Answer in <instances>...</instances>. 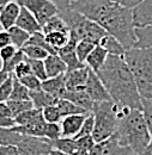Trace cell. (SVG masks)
Returning <instances> with one entry per match:
<instances>
[{
	"label": "cell",
	"mask_w": 152,
	"mask_h": 155,
	"mask_svg": "<svg viewBox=\"0 0 152 155\" xmlns=\"http://www.w3.org/2000/svg\"><path fill=\"white\" fill-rule=\"evenodd\" d=\"M71 7L99 24L126 50L134 48L136 35L131 8L123 7L113 0H77L71 2Z\"/></svg>",
	"instance_id": "1"
},
{
	"label": "cell",
	"mask_w": 152,
	"mask_h": 155,
	"mask_svg": "<svg viewBox=\"0 0 152 155\" xmlns=\"http://www.w3.org/2000/svg\"><path fill=\"white\" fill-rule=\"evenodd\" d=\"M112 100L120 109L141 110V97L133 74L123 56L108 55L104 66L97 72Z\"/></svg>",
	"instance_id": "2"
},
{
	"label": "cell",
	"mask_w": 152,
	"mask_h": 155,
	"mask_svg": "<svg viewBox=\"0 0 152 155\" xmlns=\"http://www.w3.org/2000/svg\"><path fill=\"white\" fill-rule=\"evenodd\" d=\"M120 144L130 147L132 152L141 155L151 141V134L141 110L121 109V117L115 133Z\"/></svg>",
	"instance_id": "3"
},
{
	"label": "cell",
	"mask_w": 152,
	"mask_h": 155,
	"mask_svg": "<svg viewBox=\"0 0 152 155\" xmlns=\"http://www.w3.org/2000/svg\"><path fill=\"white\" fill-rule=\"evenodd\" d=\"M123 58L133 74L140 97L152 98V47L128 49Z\"/></svg>",
	"instance_id": "4"
},
{
	"label": "cell",
	"mask_w": 152,
	"mask_h": 155,
	"mask_svg": "<svg viewBox=\"0 0 152 155\" xmlns=\"http://www.w3.org/2000/svg\"><path fill=\"white\" fill-rule=\"evenodd\" d=\"M59 15L70 29V37L76 39L77 42L85 39L98 44L101 39L107 35V31L99 24L77 12L71 6L70 8L59 12Z\"/></svg>",
	"instance_id": "5"
},
{
	"label": "cell",
	"mask_w": 152,
	"mask_h": 155,
	"mask_svg": "<svg viewBox=\"0 0 152 155\" xmlns=\"http://www.w3.org/2000/svg\"><path fill=\"white\" fill-rule=\"evenodd\" d=\"M95 117V127L92 137L96 143L110 138L117 131L121 109L113 100L95 103L91 111Z\"/></svg>",
	"instance_id": "6"
},
{
	"label": "cell",
	"mask_w": 152,
	"mask_h": 155,
	"mask_svg": "<svg viewBox=\"0 0 152 155\" xmlns=\"http://www.w3.org/2000/svg\"><path fill=\"white\" fill-rule=\"evenodd\" d=\"M20 6L29 10L41 26L52 17L59 15V8L52 0H17Z\"/></svg>",
	"instance_id": "7"
},
{
	"label": "cell",
	"mask_w": 152,
	"mask_h": 155,
	"mask_svg": "<svg viewBox=\"0 0 152 155\" xmlns=\"http://www.w3.org/2000/svg\"><path fill=\"white\" fill-rule=\"evenodd\" d=\"M17 148L19 155H47L53 149V141L46 137L24 136Z\"/></svg>",
	"instance_id": "8"
},
{
	"label": "cell",
	"mask_w": 152,
	"mask_h": 155,
	"mask_svg": "<svg viewBox=\"0 0 152 155\" xmlns=\"http://www.w3.org/2000/svg\"><path fill=\"white\" fill-rule=\"evenodd\" d=\"M84 91L89 94V97L94 100V103H101V101H109L112 97L109 96L107 88L104 87L103 82L101 81L97 73L90 69V74L88 78V81L85 84Z\"/></svg>",
	"instance_id": "9"
},
{
	"label": "cell",
	"mask_w": 152,
	"mask_h": 155,
	"mask_svg": "<svg viewBox=\"0 0 152 155\" xmlns=\"http://www.w3.org/2000/svg\"><path fill=\"white\" fill-rule=\"evenodd\" d=\"M90 74V68L85 64L80 68L73 71H68L65 74L66 88L68 91H83L85 88V84Z\"/></svg>",
	"instance_id": "10"
},
{
	"label": "cell",
	"mask_w": 152,
	"mask_h": 155,
	"mask_svg": "<svg viewBox=\"0 0 152 155\" xmlns=\"http://www.w3.org/2000/svg\"><path fill=\"white\" fill-rule=\"evenodd\" d=\"M135 28H145L152 24V0H143L132 8Z\"/></svg>",
	"instance_id": "11"
},
{
	"label": "cell",
	"mask_w": 152,
	"mask_h": 155,
	"mask_svg": "<svg viewBox=\"0 0 152 155\" xmlns=\"http://www.w3.org/2000/svg\"><path fill=\"white\" fill-rule=\"evenodd\" d=\"M86 115H71V116L62 117L60 125H61V137H74L79 133Z\"/></svg>",
	"instance_id": "12"
},
{
	"label": "cell",
	"mask_w": 152,
	"mask_h": 155,
	"mask_svg": "<svg viewBox=\"0 0 152 155\" xmlns=\"http://www.w3.org/2000/svg\"><path fill=\"white\" fill-rule=\"evenodd\" d=\"M20 8L22 6L17 0H11L4 7V10L0 12V26L2 28V30H9L16 25Z\"/></svg>",
	"instance_id": "13"
},
{
	"label": "cell",
	"mask_w": 152,
	"mask_h": 155,
	"mask_svg": "<svg viewBox=\"0 0 152 155\" xmlns=\"http://www.w3.org/2000/svg\"><path fill=\"white\" fill-rule=\"evenodd\" d=\"M66 74V73H65ZM65 74L57 75L54 78H48L47 80L42 81V88L52 94L53 97L57 99H64L67 88H66V82H65Z\"/></svg>",
	"instance_id": "14"
},
{
	"label": "cell",
	"mask_w": 152,
	"mask_h": 155,
	"mask_svg": "<svg viewBox=\"0 0 152 155\" xmlns=\"http://www.w3.org/2000/svg\"><path fill=\"white\" fill-rule=\"evenodd\" d=\"M16 26L23 29L24 31H26L30 35L38 32V31H42V26L37 21V19L35 18V16L23 6L20 8L19 16L17 18V21H16Z\"/></svg>",
	"instance_id": "15"
},
{
	"label": "cell",
	"mask_w": 152,
	"mask_h": 155,
	"mask_svg": "<svg viewBox=\"0 0 152 155\" xmlns=\"http://www.w3.org/2000/svg\"><path fill=\"white\" fill-rule=\"evenodd\" d=\"M46 120L43 116L38 117L37 119L24 124V125H15L12 127L13 130L18 131L24 136H35V137H44V129H46Z\"/></svg>",
	"instance_id": "16"
},
{
	"label": "cell",
	"mask_w": 152,
	"mask_h": 155,
	"mask_svg": "<svg viewBox=\"0 0 152 155\" xmlns=\"http://www.w3.org/2000/svg\"><path fill=\"white\" fill-rule=\"evenodd\" d=\"M44 61V67L47 72V77L54 78L61 74H65L67 72V66L64 62V60L57 54H49Z\"/></svg>",
	"instance_id": "17"
},
{
	"label": "cell",
	"mask_w": 152,
	"mask_h": 155,
	"mask_svg": "<svg viewBox=\"0 0 152 155\" xmlns=\"http://www.w3.org/2000/svg\"><path fill=\"white\" fill-rule=\"evenodd\" d=\"M108 53H107V50L102 47V45H99V44H97L95 48H94V50L89 54V56L86 58L85 60V64L92 71V72H95L97 73L103 66H104V63H105V61H107V58H108Z\"/></svg>",
	"instance_id": "18"
},
{
	"label": "cell",
	"mask_w": 152,
	"mask_h": 155,
	"mask_svg": "<svg viewBox=\"0 0 152 155\" xmlns=\"http://www.w3.org/2000/svg\"><path fill=\"white\" fill-rule=\"evenodd\" d=\"M102 143L103 146L101 155H130L131 153H133L130 147L120 144L116 134H114L110 138L103 141Z\"/></svg>",
	"instance_id": "19"
},
{
	"label": "cell",
	"mask_w": 152,
	"mask_h": 155,
	"mask_svg": "<svg viewBox=\"0 0 152 155\" xmlns=\"http://www.w3.org/2000/svg\"><path fill=\"white\" fill-rule=\"evenodd\" d=\"M64 99H68L72 103H74L76 105L83 107L84 110H86L88 112H91L94 109V100L89 97V94L83 90V91H68L66 92Z\"/></svg>",
	"instance_id": "20"
},
{
	"label": "cell",
	"mask_w": 152,
	"mask_h": 155,
	"mask_svg": "<svg viewBox=\"0 0 152 155\" xmlns=\"http://www.w3.org/2000/svg\"><path fill=\"white\" fill-rule=\"evenodd\" d=\"M30 99L34 104V107L40 109V110H42L49 105H57V100H59L57 98L53 97L52 94L46 92L43 88L30 91Z\"/></svg>",
	"instance_id": "21"
},
{
	"label": "cell",
	"mask_w": 152,
	"mask_h": 155,
	"mask_svg": "<svg viewBox=\"0 0 152 155\" xmlns=\"http://www.w3.org/2000/svg\"><path fill=\"white\" fill-rule=\"evenodd\" d=\"M98 44L102 45L109 55H115V56H123L125 55L126 49L123 48V45L115 38L114 36H112L109 34H107L103 38L101 39V42Z\"/></svg>",
	"instance_id": "22"
},
{
	"label": "cell",
	"mask_w": 152,
	"mask_h": 155,
	"mask_svg": "<svg viewBox=\"0 0 152 155\" xmlns=\"http://www.w3.org/2000/svg\"><path fill=\"white\" fill-rule=\"evenodd\" d=\"M57 106L62 117L71 116V115H86V114H90V112H88L83 107L76 105L74 103H72L68 99H59L57 103Z\"/></svg>",
	"instance_id": "23"
},
{
	"label": "cell",
	"mask_w": 152,
	"mask_h": 155,
	"mask_svg": "<svg viewBox=\"0 0 152 155\" xmlns=\"http://www.w3.org/2000/svg\"><path fill=\"white\" fill-rule=\"evenodd\" d=\"M54 31H61V32H68L70 34V29H68L67 24L65 23V20L62 19V17L60 15L52 17L48 21H46L42 25V32L44 35L49 34V32H54Z\"/></svg>",
	"instance_id": "24"
},
{
	"label": "cell",
	"mask_w": 152,
	"mask_h": 155,
	"mask_svg": "<svg viewBox=\"0 0 152 155\" xmlns=\"http://www.w3.org/2000/svg\"><path fill=\"white\" fill-rule=\"evenodd\" d=\"M44 36H46L47 43H48L57 53L61 48H64V47L67 44V42L70 41V34H68V32L54 31V32L46 34Z\"/></svg>",
	"instance_id": "25"
},
{
	"label": "cell",
	"mask_w": 152,
	"mask_h": 155,
	"mask_svg": "<svg viewBox=\"0 0 152 155\" xmlns=\"http://www.w3.org/2000/svg\"><path fill=\"white\" fill-rule=\"evenodd\" d=\"M23 137L12 128H0V146H18Z\"/></svg>",
	"instance_id": "26"
},
{
	"label": "cell",
	"mask_w": 152,
	"mask_h": 155,
	"mask_svg": "<svg viewBox=\"0 0 152 155\" xmlns=\"http://www.w3.org/2000/svg\"><path fill=\"white\" fill-rule=\"evenodd\" d=\"M136 43L134 48L152 47V24L145 28H135Z\"/></svg>",
	"instance_id": "27"
},
{
	"label": "cell",
	"mask_w": 152,
	"mask_h": 155,
	"mask_svg": "<svg viewBox=\"0 0 152 155\" xmlns=\"http://www.w3.org/2000/svg\"><path fill=\"white\" fill-rule=\"evenodd\" d=\"M53 149L72 155L77 150L76 140L72 137H60L55 141H53Z\"/></svg>",
	"instance_id": "28"
},
{
	"label": "cell",
	"mask_w": 152,
	"mask_h": 155,
	"mask_svg": "<svg viewBox=\"0 0 152 155\" xmlns=\"http://www.w3.org/2000/svg\"><path fill=\"white\" fill-rule=\"evenodd\" d=\"M7 31H9L10 36H11L12 44L16 45L18 49H22L26 44L28 39L30 37V34H28L26 31H24L23 29H20V28L16 26V25L12 26L11 29H9Z\"/></svg>",
	"instance_id": "29"
},
{
	"label": "cell",
	"mask_w": 152,
	"mask_h": 155,
	"mask_svg": "<svg viewBox=\"0 0 152 155\" xmlns=\"http://www.w3.org/2000/svg\"><path fill=\"white\" fill-rule=\"evenodd\" d=\"M6 104L10 107L11 114H12L13 117L18 116L19 114H22L24 111H28V110L34 107V104H33L31 99H28V100H12V99H9L6 101Z\"/></svg>",
	"instance_id": "30"
},
{
	"label": "cell",
	"mask_w": 152,
	"mask_h": 155,
	"mask_svg": "<svg viewBox=\"0 0 152 155\" xmlns=\"http://www.w3.org/2000/svg\"><path fill=\"white\" fill-rule=\"evenodd\" d=\"M25 45H36V47L43 48L44 50H47L48 54H57V51L47 43L46 36H44V34L42 31H38V32H35V34L30 35V37H29Z\"/></svg>",
	"instance_id": "31"
},
{
	"label": "cell",
	"mask_w": 152,
	"mask_h": 155,
	"mask_svg": "<svg viewBox=\"0 0 152 155\" xmlns=\"http://www.w3.org/2000/svg\"><path fill=\"white\" fill-rule=\"evenodd\" d=\"M96 43L94 42H91V41H85V39H83V41H79L78 43H77V47H76V54L78 58H79V61L81 62V63H84L85 64V60L86 58L89 56V54L94 50V48H95Z\"/></svg>",
	"instance_id": "32"
},
{
	"label": "cell",
	"mask_w": 152,
	"mask_h": 155,
	"mask_svg": "<svg viewBox=\"0 0 152 155\" xmlns=\"http://www.w3.org/2000/svg\"><path fill=\"white\" fill-rule=\"evenodd\" d=\"M10 99H12V100H28V99H30V91L15 77H13V87H12V93H11Z\"/></svg>",
	"instance_id": "33"
},
{
	"label": "cell",
	"mask_w": 152,
	"mask_h": 155,
	"mask_svg": "<svg viewBox=\"0 0 152 155\" xmlns=\"http://www.w3.org/2000/svg\"><path fill=\"white\" fill-rule=\"evenodd\" d=\"M41 116H42V110L33 107V109L24 111V112L19 114L18 116L15 117V122H16V125H24V124H28V123L37 119L38 117Z\"/></svg>",
	"instance_id": "34"
},
{
	"label": "cell",
	"mask_w": 152,
	"mask_h": 155,
	"mask_svg": "<svg viewBox=\"0 0 152 155\" xmlns=\"http://www.w3.org/2000/svg\"><path fill=\"white\" fill-rule=\"evenodd\" d=\"M22 51L24 53L25 58L30 60H44L49 55L47 50L36 45H24L22 48Z\"/></svg>",
	"instance_id": "35"
},
{
	"label": "cell",
	"mask_w": 152,
	"mask_h": 155,
	"mask_svg": "<svg viewBox=\"0 0 152 155\" xmlns=\"http://www.w3.org/2000/svg\"><path fill=\"white\" fill-rule=\"evenodd\" d=\"M42 116L47 123H60L62 119V116L57 105H49L42 109Z\"/></svg>",
	"instance_id": "36"
},
{
	"label": "cell",
	"mask_w": 152,
	"mask_h": 155,
	"mask_svg": "<svg viewBox=\"0 0 152 155\" xmlns=\"http://www.w3.org/2000/svg\"><path fill=\"white\" fill-rule=\"evenodd\" d=\"M26 60H28V62L31 67V73L35 77H37L41 81H44V80L48 79L43 60H30V58H26Z\"/></svg>",
	"instance_id": "37"
},
{
	"label": "cell",
	"mask_w": 152,
	"mask_h": 155,
	"mask_svg": "<svg viewBox=\"0 0 152 155\" xmlns=\"http://www.w3.org/2000/svg\"><path fill=\"white\" fill-rule=\"evenodd\" d=\"M94 127H95V117H94V114H92V112H90V114L86 116V118H85V120H84V123H83V125H81L79 133H78L73 138H79V137H83V136L92 135V133H94Z\"/></svg>",
	"instance_id": "38"
},
{
	"label": "cell",
	"mask_w": 152,
	"mask_h": 155,
	"mask_svg": "<svg viewBox=\"0 0 152 155\" xmlns=\"http://www.w3.org/2000/svg\"><path fill=\"white\" fill-rule=\"evenodd\" d=\"M25 58H25L24 53L22 51V49H19L13 58H11L10 60H7V61H5V62H1V63H2L1 69H4V71H6V72H9V73L12 74L13 71H15V68L17 67V64L20 63L22 61H24Z\"/></svg>",
	"instance_id": "39"
},
{
	"label": "cell",
	"mask_w": 152,
	"mask_h": 155,
	"mask_svg": "<svg viewBox=\"0 0 152 155\" xmlns=\"http://www.w3.org/2000/svg\"><path fill=\"white\" fill-rule=\"evenodd\" d=\"M141 111L152 136V98H141Z\"/></svg>",
	"instance_id": "40"
},
{
	"label": "cell",
	"mask_w": 152,
	"mask_h": 155,
	"mask_svg": "<svg viewBox=\"0 0 152 155\" xmlns=\"http://www.w3.org/2000/svg\"><path fill=\"white\" fill-rule=\"evenodd\" d=\"M44 137L55 141L61 137V125L60 123H46V129H44Z\"/></svg>",
	"instance_id": "41"
},
{
	"label": "cell",
	"mask_w": 152,
	"mask_h": 155,
	"mask_svg": "<svg viewBox=\"0 0 152 155\" xmlns=\"http://www.w3.org/2000/svg\"><path fill=\"white\" fill-rule=\"evenodd\" d=\"M13 87V75L9 78L2 85H0V103H6L12 93Z\"/></svg>",
	"instance_id": "42"
},
{
	"label": "cell",
	"mask_w": 152,
	"mask_h": 155,
	"mask_svg": "<svg viewBox=\"0 0 152 155\" xmlns=\"http://www.w3.org/2000/svg\"><path fill=\"white\" fill-rule=\"evenodd\" d=\"M30 74H33V73H31V67H30V64H29V62H28L26 58L17 64V67L15 68V71H13V73H12V75L16 78V79H18V80L28 77V75H30Z\"/></svg>",
	"instance_id": "43"
},
{
	"label": "cell",
	"mask_w": 152,
	"mask_h": 155,
	"mask_svg": "<svg viewBox=\"0 0 152 155\" xmlns=\"http://www.w3.org/2000/svg\"><path fill=\"white\" fill-rule=\"evenodd\" d=\"M77 143V149L79 150H85V152H90V149L96 144L95 140L92 135H88V136H83V137H79V138H74Z\"/></svg>",
	"instance_id": "44"
},
{
	"label": "cell",
	"mask_w": 152,
	"mask_h": 155,
	"mask_svg": "<svg viewBox=\"0 0 152 155\" xmlns=\"http://www.w3.org/2000/svg\"><path fill=\"white\" fill-rule=\"evenodd\" d=\"M29 91H35L38 88H42V81L38 79L37 77H35L34 74H30L28 77L23 78L19 80Z\"/></svg>",
	"instance_id": "45"
},
{
	"label": "cell",
	"mask_w": 152,
	"mask_h": 155,
	"mask_svg": "<svg viewBox=\"0 0 152 155\" xmlns=\"http://www.w3.org/2000/svg\"><path fill=\"white\" fill-rule=\"evenodd\" d=\"M18 50H19L18 48L16 45H13V44H9V45L1 48L0 49V61L1 62H5V61L10 60V58H13L16 55V53Z\"/></svg>",
	"instance_id": "46"
},
{
	"label": "cell",
	"mask_w": 152,
	"mask_h": 155,
	"mask_svg": "<svg viewBox=\"0 0 152 155\" xmlns=\"http://www.w3.org/2000/svg\"><path fill=\"white\" fill-rule=\"evenodd\" d=\"M0 155H19L17 146H0Z\"/></svg>",
	"instance_id": "47"
},
{
	"label": "cell",
	"mask_w": 152,
	"mask_h": 155,
	"mask_svg": "<svg viewBox=\"0 0 152 155\" xmlns=\"http://www.w3.org/2000/svg\"><path fill=\"white\" fill-rule=\"evenodd\" d=\"M9 44H12L11 36H10L9 31L7 30H0V49L9 45Z\"/></svg>",
	"instance_id": "48"
},
{
	"label": "cell",
	"mask_w": 152,
	"mask_h": 155,
	"mask_svg": "<svg viewBox=\"0 0 152 155\" xmlns=\"http://www.w3.org/2000/svg\"><path fill=\"white\" fill-rule=\"evenodd\" d=\"M115 2H117L119 5L123 6V7H127V8H134L136 5H139L143 0H113Z\"/></svg>",
	"instance_id": "49"
},
{
	"label": "cell",
	"mask_w": 152,
	"mask_h": 155,
	"mask_svg": "<svg viewBox=\"0 0 152 155\" xmlns=\"http://www.w3.org/2000/svg\"><path fill=\"white\" fill-rule=\"evenodd\" d=\"M52 1L57 5V7L59 8V12H61V11H65V10L70 8L71 2H72V0H52Z\"/></svg>",
	"instance_id": "50"
},
{
	"label": "cell",
	"mask_w": 152,
	"mask_h": 155,
	"mask_svg": "<svg viewBox=\"0 0 152 155\" xmlns=\"http://www.w3.org/2000/svg\"><path fill=\"white\" fill-rule=\"evenodd\" d=\"M9 117H13L10 107L7 106L6 103H0V118H9Z\"/></svg>",
	"instance_id": "51"
},
{
	"label": "cell",
	"mask_w": 152,
	"mask_h": 155,
	"mask_svg": "<svg viewBox=\"0 0 152 155\" xmlns=\"http://www.w3.org/2000/svg\"><path fill=\"white\" fill-rule=\"evenodd\" d=\"M16 125L15 118L9 117V118H0V128H12Z\"/></svg>",
	"instance_id": "52"
},
{
	"label": "cell",
	"mask_w": 152,
	"mask_h": 155,
	"mask_svg": "<svg viewBox=\"0 0 152 155\" xmlns=\"http://www.w3.org/2000/svg\"><path fill=\"white\" fill-rule=\"evenodd\" d=\"M102 146H103V143H102V142L96 143L95 146L90 149L89 155H101V153H102Z\"/></svg>",
	"instance_id": "53"
},
{
	"label": "cell",
	"mask_w": 152,
	"mask_h": 155,
	"mask_svg": "<svg viewBox=\"0 0 152 155\" xmlns=\"http://www.w3.org/2000/svg\"><path fill=\"white\" fill-rule=\"evenodd\" d=\"M11 75H12L11 73H9V72H6L4 69H0V85H2Z\"/></svg>",
	"instance_id": "54"
},
{
	"label": "cell",
	"mask_w": 152,
	"mask_h": 155,
	"mask_svg": "<svg viewBox=\"0 0 152 155\" xmlns=\"http://www.w3.org/2000/svg\"><path fill=\"white\" fill-rule=\"evenodd\" d=\"M141 155H152V136H151V141H150L149 146L146 147L145 152H144V153H143Z\"/></svg>",
	"instance_id": "55"
},
{
	"label": "cell",
	"mask_w": 152,
	"mask_h": 155,
	"mask_svg": "<svg viewBox=\"0 0 152 155\" xmlns=\"http://www.w3.org/2000/svg\"><path fill=\"white\" fill-rule=\"evenodd\" d=\"M10 1H11V0H0V12L4 10V7H5Z\"/></svg>",
	"instance_id": "56"
},
{
	"label": "cell",
	"mask_w": 152,
	"mask_h": 155,
	"mask_svg": "<svg viewBox=\"0 0 152 155\" xmlns=\"http://www.w3.org/2000/svg\"><path fill=\"white\" fill-rule=\"evenodd\" d=\"M72 155H89V152H85V150H79L77 149L76 152L73 153Z\"/></svg>",
	"instance_id": "57"
},
{
	"label": "cell",
	"mask_w": 152,
	"mask_h": 155,
	"mask_svg": "<svg viewBox=\"0 0 152 155\" xmlns=\"http://www.w3.org/2000/svg\"><path fill=\"white\" fill-rule=\"evenodd\" d=\"M50 155H68V154H66V153H62V152H60V150H57V149H52V152H50Z\"/></svg>",
	"instance_id": "58"
},
{
	"label": "cell",
	"mask_w": 152,
	"mask_h": 155,
	"mask_svg": "<svg viewBox=\"0 0 152 155\" xmlns=\"http://www.w3.org/2000/svg\"><path fill=\"white\" fill-rule=\"evenodd\" d=\"M1 67H2V63H1V61H0V69H1Z\"/></svg>",
	"instance_id": "59"
},
{
	"label": "cell",
	"mask_w": 152,
	"mask_h": 155,
	"mask_svg": "<svg viewBox=\"0 0 152 155\" xmlns=\"http://www.w3.org/2000/svg\"><path fill=\"white\" fill-rule=\"evenodd\" d=\"M130 155H138V154H135V153H131Z\"/></svg>",
	"instance_id": "60"
},
{
	"label": "cell",
	"mask_w": 152,
	"mask_h": 155,
	"mask_svg": "<svg viewBox=\"0 0 152 155\" xmlns=\"http://www.w3.org/2000/svg\"><path fill=\"white\" fill-rule=\"evenodd\" d=\"M73 1H77V0H72V2H73Z\"/></svg>",
	"instance_id": "61"
},
{
	"label": "cell",
	"mask_w": 152,
	"mask_h": 155,
	"mask_svg": "<svg viewBox=\"0 0 152 155\" xmlns=\"http://www.w3.org/2000/svg\"><path fill=\"white\" fill-rule=\"evenodd\" d=\"M47 155H50V154H47Z\"/></svg>",
	"instance_id": "62"
}]
</instances>
